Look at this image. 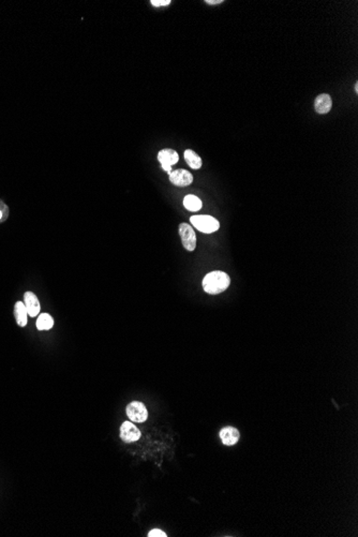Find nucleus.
<instances>
[{
    "label": "nucleus",
    "mask_w": 358,
    "mask_h": 537,
    "mask_svg": "<svg viewBox=\"0 0 358 537\" xmlns=\"http://www.w3.org/2000/svg\"><path fill=\"white\" fill-rule=\"evenodd\" d=\"M184 160L188 163V165L193 170H199L202 167V159L200 155L196 153L192 149H186L184 150Z\"/></svg>",
    "instance_id": "f8f14e48"
},
{
    "label": "nucleus",
    "mask_w": 358,
    "mask_h": 537,
    "mask_svg": "<svg viewBox=\"0 0 358 537\" xmlns=\"http://www.w3.org/2000/svg\"><path fill=\"white\" fill-rule=\"evenodd\" d=\"M27 315H28V313H27V310H26L24 303L17 302L14 305V316H15L16 324L19 326H21V327H25L27 325V323H28Z\"/></svg>",
    "instance_id": "9b49d317"
},
{
    "label": "nucleus",
    "mask_w": 358,
    "mask_h": 537,
    "mask_svg": "<svg viewBox=\"0 0 358 537\" xmlns=\"http://www.w3.org/2000/svg\"><path fill=\"white\" fill-rule=\"evenodd\" d=\"M150 2L153 7H164V5H169L171 3V0H152Z\"/></svg>",
    "instance_id": "f3484780"
},
{
    "label": "nucleus",
    "mask_w": 358,
    "mask_h": 537,
    "mask_svg": "<svg viewBox=\"0 0 358 537\" xmlns=\"http://www.w3.org/2000/svg\"><path fill=\"white\" fill-rule=\"evenodd\" d=\"M239 431L234 427L228 426L220 431V438L224 445L233 446L239 441Z\"/></svg>",
    "instance_id": "1a4fd4ad"
},
{
    "label": "nucleus",
    "mask_w": 358,
    "mask_h": 537,
    "mask_svg": "<svg viewBox=\"0 0 358 537\" xmlns=\"http://www.w3.org/2000/svg\"><path fill=\"white\" fill-rule=\"evenodd\" d=\"M179 235L184 249L189 252L194 251L196 248V236L192 227H190L188 223H181L179 225Z\"/></svg>",
    "instance_id": "20e7f679"
},
{
    "label": "nucleus",
    "mask_w": 358,
    "mask_h": 537,
    "mask_svg": "<svg viewBox=\"0 0 358 537\" xmlns=\"http://www.w3.org/2000/svg\"><path fill=\"white\" fill-rule=\"evenodd\" d=\"M127 416L134 423H144L148 418V411L146 407L140 401H133L127 407Z\"/></svg>",
    "instance_id": "7ed1b4c3"
},
{
    "label": "nucleus",
    "mask_w": 358,
    "mask_h": 537,
    "mask_svg": "<svg viewBox=\"0 0 358 537\" xmlns=\"http://www.w3.org/2000/svg\"><path fill=\"white\" fill-rule=\"evenodd\" d=\"M230 279L228 274L221 270H215L207 274L203 279V288L206 293L217 295L224 292L230 286Z\"/></svg>",
    "instance_id": "f257e3e1"
},
{
    "label": "nucleus",
    "mask_w": 358,
    "mask_h": 537,
    "mask_svg": "<svg viewBox=\"0 0 358 537\" xmlns=\"http://www.w3.org/2000/svg\"><path fill=\"white\" fill-rule=\"evenodd\" d=\"M54 326V319L49 313L40 314L37 320V328L39 331H50Z\"/></svg>",
    "instance_id": "4468645a"
},
{
    "label": "nucleus",
    "mask_w": 358,
    "mask_h": 537,
    "mask_svg": "<svg viewBox=\"0 0 358 537\" xmlns=\"http://www.w3.org/2000/svg\"><path fill=\"white\" fill-rule=\"evenodd\" d=\"M9 207L3 201L0 200V223H3L9 218Z\"/></svg>",
    "instance_id": "2eb2a0df"
},
{
    "label": "nucleus",
    "mask_w": 358,
    "mask_h": 537,
    "mask_svg": "<svg viewBox=\"0 0 358 537\" xmlns=\"http://www.w3.org/2000/svg\"><path fill=\"white\" fill-rule=\"evenodd\" d=\"M190 222L200 232L205 234L215 233L220 228V223L211 216H193L190 218Z\"/></svg>",
    "instance_id": "f03ea898"
},
{
    "label": "nucleus",
    "mask_w": 358,
    "mask_h": 537,
    "mask_svg": "<svg viewBox=\"0 0 358 537\" xmlns=\"http://www.w3.org/2000/svg\"><path fill=\"white\" fill-rule=\"evenodd\" d=\"M223 0H206V3L208 4H218V3H222Z\"/></svg>",
    "instance_id": "a211bd4d"
},
{
    "label": "nucleus",
    "mask_w": 358,
    "mask_h": 537,
    "mask_svg": "<svg viewBox=\"0 0 358 537\" xmlns=\"http://www.w3.org/2000/svg\"><path fill=\"white\" fill-rule=\"evenodd\" d=\"M178 160L179 155L174 149L165 148L160 150L158 153V161L161 163V167H162V170L169 173V174L172 173V165L176 164Z\"/></svg>",
    "instance_id": "39448f33"
},
{
    "label": "nucleus",
    "mask_w": 358,
    "mask_h": 537,
    "mask_svg": "<svg viewBox=\"0 0 358 537\" xmlns=\"http://www.w3.org/2000/svg\"><path fill=\"white\" fill-rule=\"evenodd\" d=\"M355 91L358 92V83H355Z\"/></svg>",
    "instance_id": "6ab92c4d"
},
{
    "label": "nucleus",
    "mask_w": 358,
    "mask_h": 537,
    "mask_svg": "<svg viewBox=\"0 0 358 537\" xmlns=\"http://www.w3.org/2000/svg\"><path fill=\"white\" fill-rule=\"evenodd\" d=\"M170 175V181L176 187H188L193 181V176L187 170H175L172 171Z\"/></svg>",
    "instance_id": "0eeeda50"
},
{
    "label": "nucleus",
    "mask_w": 358,
    "mask_h": 537,
    "mask_svg": "<svg viewBox=\"0 0 358 537\" xmlns=\"http://www.w3.org/2000/svg\"><path fill=\"white\" fill-rule=\"evenodd\" d=\"M149 537H166V534L159 529H153L148 533Z\"/></svg>",
    "instance_id": "dca6fc26"
},
{
    "label": "nucleus",
    "mask_w": 358,
    "mask_h": 537,
    "mask_svg": "<svg viewBox=\"0 0 358 537\" xmlns=\"http://www.w3.org/2000/svg\"><path fill=\"white\" fill-rule=\"evenodd\" d=\"M24 305L27 310L28 315L32 317L37 316L40 312V302L37 297V295L32 292H26L24 294Z\"/></svg>",
    "instance_id": "6e6552de"
},
{
    "label": "nucleus",
    "mask_w": 358,
    "mask_h": 537,
    "mask_svg": "<svg viewBox=\"0 0 358 537\" xmlns=\"http://www.w3.org/2000/svg\"><path fill=\"white\" fill-rule=\"evenodd\" d=\"M202 201L196 195L189 194L183 199L184 208L190 211H199L202 208Z\"/></svg>",
    "instance_id": "ddd939ff"
},
{
    "label": "nucleus",
    "mask_w": 358,
    "mask_h": 537,
    "mask_svg": "<svg viewBox=\"0 0 358 537\" xmlns=\"http://www.w3.org/2000/svg\"><path fill=\"white\" fill-rule=\"evenodd\" d=\"M120 437L125 443H133L140 440L141 437V431L138 430L134 424L130 423V421H125V423L120 426Z\"/></svg>",
    "instance_id": "423d86ee"
},
{
    "label": "nucleus",
    "mask_w": 358,
    "mask_h": 537,
    "mask_svg": "<svg viewBox=\"0 0 358 537\" xmlns=\"http://www.w3.org/2000/svg\"><path fill=\"white\" fill-rule=\"evenodd\" d=\"M332 107V100L329 95L322 94L315 98L314 108L319 114H327Z\"/></svg>",
    "instance_id": "9d476101"
}]
</instances>
